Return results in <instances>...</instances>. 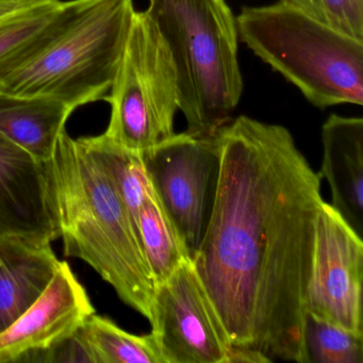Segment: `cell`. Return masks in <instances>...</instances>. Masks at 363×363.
Masks as SVG:
<instances>
[{
  "label": "cell",
  "instance_id": "603a6c76",
  "mask_svg": "<svg viewBox=\"0 0 363 363\" xmlns=\"http://www.w3.org/2000/svg\"><path fill=\"white\" fill-rule=\"evenodd\" d=\"M42 4L26 1V0H0V21L16 16L25 10L30 9Z\"/></svg>",
  "mask_w": 363,
  "mask_h": 363
},
{
  "label": "cell",
  "instance_id": "4fadbf2b",
  "mask_svg": "<svg viewBox=\"0 0 363 363\" xmlns=\"http://www.w3.org/2000/svg\"><path fill=\"white\" fill-rule=\"evenodd\" d=\"M60 263L52 244L0 237V333L43 294Z\"/></svg>",
  "mask_w": 363,
  "mask_h": 363
},
{
  "label": "cell",
  "instance_id": "30bf717a",
  "mask_svg": "<svg viewBox=\"0 0 363 363\" xmlns=\"http://www.w3.org/2000/svg\"><path fill=\"white\" fill-rule=\"evenodd\" d=\"M95 308L86 289L61 261L58 271L38 301L11 326L0 333V363L21 362L75 333Z\"/></svg>",
  "mask_w": 363,
  "mask_h": 363
},
{
  "label": "cell",
  "instance_id": "8fae6325",
  "mask_svg": "<svg viewBox=\"0 0 363 363\" xmlns=\"http://www.w3.org/2000/svg\"><path fill=\"white\" fill-rule=\"evenodd\" d=\"M0 237L52 244L59 231L45 162L0 133Z\"/></svg>",
  "mask_w": 363,
  "mask_h": 363
},
{
  "label": "cell",
  "instance_id": "8992f818",
  "mask_svg": "<svg viewBox=\"0 0 363 363\" xmlns=\"http://www.w3.org/2000/svg\"><path fill=\"white\" fill-rule=\"evenodd\" d=\"M105 135L143 154L175 135L179 111L177 79L169 50L150 14L135 11L122 58L108 94Z\"/></svg>",
  "mask_w": 363,
  "mask_h": 363
},
{
  "label": "cell",
  "instance_id": "e0dca14e",
  "mask_svg": "<svg viewBox=\"0 0 363 363\" xmlns=\"http://www.w3.org/2000/svg\"><path fill=\"white\" fill-rule=\"evenodd\" d=\"M139 235L156 286L167 280L182 263L192 259L152 189L140 208Z\"/></svg>",
  "mask_w": 363,
  "mask_h": 363
},
{
  "label": "cell",
  "instance_id": "3957f363",
  "mask_svg": "<svg viewBox=\"0 0 363 363\" xmlns=\"http://www.w3.org/2000/svg\"><path fill=\"white\" fill-rule=\"evenodd\" d=\"M169 50L186 133L213 137L230 122L243 93L237 20L226 0H148Z\"/></svg>",
  "mask_w": 363,
  "mask_h": 363
},
{
  "label": "cell",
  "instance_id": "cb8c5ba5",
  "mask_svg": "<svg viewBox=\"0 0 363 363\" xmlns=\"http://www.w3.org/2000/svg\"><path fill=\"white\" fill-rule=\"evenodd\" d=\"M26 1H33V3L38 4H48L54 3V1H59V0H26Z\"/></svg>",
  "mask_w": 363,
  "mask_h": 363
},
{
  "label": "cell",
  "instance_id": "52a82bcc",
  "mask_svg": "<svg viewBox=\"0 0 363 363\" xmlns=\"http://www.w3.org/2000/svg\"><path fill=\"white\" fill-rule=\"evenodd\" d=\"M141 155L150 186L193 259L213 203L220 164L216 135L175 133Z\"/></svg>",
  "mask_w": 363,
  "mask_h": 363
},
{
  "label": "cell",
  "instance_id": "7c38bea8",
  "mask_svg": "<svg viewBox=\"0 0 363 363\" xmlns=\"http://www.w3.org/2000/svg\"><path fill=\"white\" fill-rule=\"evenodd\" d=\"M320 178L348 224L363 235V120L331 114L322 127Z\"/></svg>",
  "mask_w": 363,
  "mask_h": 363
},
{
  "label": "cell",
  "instance_id": "277c9868",
  "mask_svg": "<svg viewBox=\"0 0 363 363\" xmlns=\"http://www.w3.org/2000/svg\"><path fill=\"white\" fill-rule=\"evenodd\" d=\"M135 12L133 0H75L48 40L0 79V91L52 97L74 110L103 101Z\"/></svg>",
  "mask_w": 363,
  "mask_h": 363
},
{
  "label": "cell",
  "instance_id": "6da1fadb",
  "mask_svg": "<svg viewBox=\"0 0 363 363\" xmlns=\"http://www.w3.org/2000/svg\"><path fill=\"white\" fill-rule=\"evenodd\" d=\"M216 142L218 180L195 269L233 346L303 363L322 178L281 125L240 116Z\"/></svg>",
  "mask_w": 363,
  "mask_h": 363
},
{
  "label": "cell",
  "instance_id": "d6986e66",
  "mask_svg": "<svg viewBox=\"0 0 363 363\" xmlns=\"http://www.w3.org/2000/svg\"><path fill=\"white\" fill-rule=\"evenodd\" d=\"M303 354V363H363V333L305 312Z\"/></svg>",
  "mask_w": 363,
  "mask_h": 363
},
{
  "label": "cell",
  "instance_id": "ac0fdd59",
  "mask_svg": "<svg viewBox=\"0 0 363 363\" xmlns=\"http://www.w3.org/2000/svg\"><path fill=\"white\" fill-rule=\"evenodd\" d=\"M96 363H164L152 333H127L113 320L92 314L80 327Z\"/></svg>",
  "mask_w": 363,
  "mask_h": 363
},
{
  "label": "cell",
  "instance_id": "5bb4252c",
  "mask_svg": "<svg viewBox=\"0 0 363 363\" xmlns=\"http://www.w3.org/2000/svg\"><path fill=\"white\" fill-rule=\"evenodd\" d=\"M75 110L48 96H18L0 91V133L41 162L54 156Z\"/></svg>",
  "mask_w": 363,
  "mask_h": 363
},
{
  "label": "cell",
  "instance_id": "9c48e42d",
  "mask_svg": "<svg viewBox=\"0 0 363 363\" xmlns=\"http://www.w3.org/2000/svg\"><path fill=\"white\" fill-rule=\"evenodd\" d=\"M363 241L331 203L320 206L305 312L363 333Z\"/></svg>",
  "mask_w": 363,
  "mask_h": 363
},
{
  "label": "cell",
  "instance_id": "44dd1931",
  "mask_svg": "<svg viewBox=\"0 0 363 363\" xmlns=\"http://www.w3.org/2000/svg\"><path fill=\"white\" fill-rule=\"evenodd\" d=\"M21 362L96 363V358L79 328L52 347L27 354Z\"/></svg>",
  "mask_w": 363,
  "mask_h": 363
},
{
  "label": "cell",
  "instance_id": "9a60e30c",
  "mask_svg": "<svg viewBox=\"0 0 363 363\" xmlns=\"http://www.w3.org/2000/svg\"><path fill=\"white\" fill-rule=\"evenodd\" d=\"M74 3L75 0L42 4L0 21V79L48 40Z\"/></svg>",
  "mask_w": 363,
  "mask_h": 363
},
{
  "label": "cell",
  "instance_id": "ba28073f",
  "mask_svg": "<svg viewBox=\"0 0 363 363\" xmlns=\"http://www.w3.org/2000/svg\"><path fill=\"white\" fill-rule=\"evenodd\" d=\"M150 323L164 363H227L233 344L192 259L157 284Z\"/></svg>",
  "mask_w": 363,
  "mask_h": 363
},
{
  "label": "cell",
  "instance_id": "7a4b0ae2",
  "mask_svg": "<svg viewBox=\"0 0 363 363\" xmlns=\"http://www.w3.org/2000/svg\"><path fill=\"white\" fill-rule=\"evenodd\" d=\"M45 169L65 256L88 263L150 320L156 282L126 208L82 137L65 131Z\"/></svg>",
  "mask_w": 363,
  "mask_h": 363
},
{
  "label": "cell",
  "instance_id": "2e32d148",
  "mask_svg": "<svg viewBox=\"0 0 363 363\" xmlns=\"http://www.w3.org/2000/svg\"><path fill=\"white\" fill-rule=\"evenodd\" d=\"M82 140L111 179L140 240V208L152 192L142 155L118 145L105 133Z\"/></svg>",
  "mask_w": 363,
  "mask_h": 363
},
{
  "label": "cell",
  "instance_id": "5b68a950",
  "mask_svg": "<svg viewBox=\"0 0 363 363\" xmlns=\"http://www.w3.org/2000/svg\"><path fill=\"white\" fill-rule=\"evenodd\" d=\"M235 20L239 39L311 105H363V41L282 0Z\"/></svg>",
  "mask_w": 363,
  "mask_h": 363
},
{
  "label": "cell",
  "instance_id": "7402d4cb",
  "mask_svg": "<svg viewBox=\"0 0 363 363\" xmlns=\"http://www.w3.org/2000/svg\"><path fill=\"white\" fill-rule=\"evenodd\" d=\"M269 362L267 357L261 352L250 348L231 346L227 363H267Z\"/></svg>",
  "mask_w": 363,
  "mask_h": 363
},
{
  "label": "cell",
  "instance_id": "ffe728a7",
  "mask_svg": "<svg viewBox=\"0 0 363 363\" xmlns=\"http://www.w3.org/2000/svg\"><path fill=\"white\" fill-rule=\"evenodd\" d=\"M363 41V0H282Z\"/></svg>",
  "mask_w": 363,
  "mask_h": 363
}]
</instances>
